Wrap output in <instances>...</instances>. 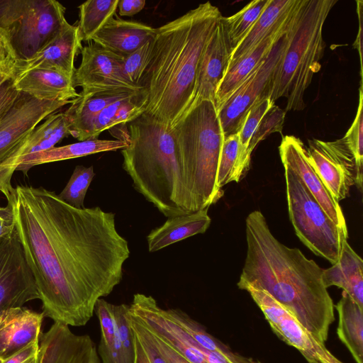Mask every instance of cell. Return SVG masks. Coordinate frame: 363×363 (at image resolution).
<instances>
[{"instance_id": "obj_1", "label": "cell", "mask_w": 363, "mask_h": 363, "mask_svg": "<svg viewBox=\"0 0 363 363\" xmlns=\"http://www.w3.org/2000/svg\"><path fill=\"white\" fill-rule=\"evenodd\" d=\"M11 196L44 317L85 325L97 301L121 282L130 255L115 214L98 206L73 207L41 186L18 185Z\"/></svg>"}, {"instance_id": "obj_2", "label": "cell", "mask_w": 363, "mask_h": 363, "mask_svg": "<svg viewBox=\"0 0 363 363\" xmlns=\"http://www.w3.org/2000/svg\"><path fill=\"white\" fill-rule=\"evenodd\" d=\"M245 225L247 255L238 286L267 291L324 343L335 320V306L323 284V269L299 249L280 242L260 211L251 212Z\"/></svg>"}, {"instance_id": "obj_3", "label": "cell", "mask_w": 363, "mask_h": 363, "mask_svg": "<svg viewBox=\"0 0 363 363\" xmlns=\"http://www.w3.org/2000/svg\"><path fill=\"white\" fill-rule=\"evenodd\" d=\"M222 16L207 1L156 28L140 86L145 113L170 130L190 110L202 54Z\"/></svg>"}, {"instance_id": "obj_4", "label": "cell", "mask_w": 363, "mask_h": 363, "mask_svg": "<svg viewBox=\"0 0 363 363\" xmlns=\"http://www.w3.org/2000/svg\"><path fill=\"white\" fill-rule=\"evenodd\" d=\"M128 123L123 168L135 190L167 218L191 213L172 130L145 113Z\"/></svg>"}, {"instance_id": "obj_5", "label": "cell", "mask_w": 363, "mask_h": 363, "mask_svg": "<svg viewBox=\"0 0 363 363\" xmlns=\"http://www.w3.org/2000/svg\"><path fill=\"white\" fill-rule=\"evenodd\" d=\"M191 213L223 196L218 171L224 135L215 104L203 101L172 129Z\"/></svg>"}, {"instance_id": "obj_6", "label": "cell", "mask_w": 363, "mask_h": 363, "mask_svg": "<svg viewBox=\"0 0 363 363\" xmlns=\"http://www.w3.org/2000/svg\"><path fill=\"white\" fill-rule=\"evenodd\" d=\"M337 0H301L283 55L272 77L270 99H286V111L305 106V91L320 69L325 21Z\"/></svg>"}, {"instance_id": "obj_7", "label": "cell", "mask_w": 363, "mask_h": 363, "mask_svg": "<svg viewBox=\"0 0 363 363\" xmlns=\"http://www.w3.org/2000/svg\"><path fill=\"white\" fill-rule=\"evenodd\" d=\"M55 0H0V28L17 60L30 58L67 21Z\"/></svg>"}, {"instance_id": "obj_8", "label": "cell", "mask_w": 363, "mask_h": 363, "mask_svg": "<svg viewBox=\"0 0 363 363\" xmlns=\"http://www.w3.org/2000/svg\"><path fill=\"white\" fill-rule=\"evenodd\" d=\"M283 166L289 215L296 235L315 255L335 264L348 233L330 218L295 172Z\"/></svg>"}, {"instance_id": "obj_9", "label": "cell", "mask_w": 363, "mask_h": 363, "mask_svg": "<svg viewBox=\"0 0 363 363\" xmlns=\"http://www.w3.org/2000/svg\"><path fill=\"white\" fill-rule=\"evenodd\" d=\"M289 29L275 43L264 62L217 111L224 139L239 132L248 111L255 104L270 98L273 74L286 47Z\"/></svg>"}, {"instance_id": "obj_10", "label": "cell", "mask_w": 363, "mask_h": 363, "mask_svg": "<svg viewBox=\"0 0 363 363\" xmlns=\"http://www.w3.org/2000/svg\"><path fill=\"white\" fill-rule=\"evenodd\" d=\"M247 291L264 313L274 332L296 348L309 363H342L315 340L295 316L267 291L249 285L238 286Z\"/></svg>"}, {"instance_id": "obj_11", "label": "cell", "mask_w": 363, "mask_h": 363, "mask_svg": "<svg viewBox=\"0 0 363 363\" xmlns=\"http://www.w3.org/2000/svg\"><path fill=\"white\" fill-rule=\"evenodd\" d=\"M39 299L35 280L15 228L0 239V313Z\"/></svg>"}, {"instance_id": "obj_12", "label": "cell", "mask_w": 363, "mask_h": 363, "mask_svg": "<svg viewBox=\"0 0 363 363\" xmlns=\"http://www.w3.org/2000/svg\"><path fill=\"white\" fill-rule=\"evenodd\" d=\"M307 158L325 187L339 203L355 184L354 157L343 138L334 141L308 140Z\"/></svg>"}, {"instance_id": "obj_13", "label": "cell", "mask_w": 363, "mask_h": 363, "mask_svg": "<svg viewBox=\"0 0 363 363\" xmlns=\"http://www.w3.org/2000/svg\"><path fill=\"white\" fill-rule=\"evenodd\" d=\"M72 101L40 100L20 93L0 122V164L42 121Z\"/></svg>"}, {"instance_id": "obj_14", "label": "cell", "mask_w": 363, "mask_h": 363, "mask_svg": "<svg viewBox=\"0 0 363 363\" xmlns=\"http://www.w3.org/2000/svg\"><path fill=\"white\" fill-rule=\"evenodd\" d=\"M82 60L73 75L74 86L82 91L108 89H128L142 91L143 88L129 84L123 77L121 62L123 57L90 41L82 47Z\"/></svg>"}, {"instance_id": "obj_15", "label": "cell", "mask_w": 363, "mask_h": 363, "mask_svg": "<svg viewBox=\"0 0 363 363\" xmlns=\"http://www.w3.org/2000/svg\"><path fill=\"white\" fill-rule=\"evenodd\" d=\"M279 151L282 164L295 172L330 218L347 233L341 207L310 164L303 142L294 135H285L282 138Z\"/></svg>"}, {"instance_id": "obj_16", "label": "cell", "mask_w": 363, "mask_h": 363, "mask_svg": "<svg viewBox=\"0 0 363 363\" xmlns=\"http://www.w3.org/2000/svg\"><path fill=\"white\" fill-rule=\"evenodd\" d=\"M69 134V123L65 112H55L38 124L11 155L0 164V191L8 199L14 187L11 178L21 161L27 155L44 151Z\"/></svg>"}, {"instance_id": "obj_17", "label": "cell", "mask_w": 363, "mask_h": 363, "mask_svg": "<svg viewBox=\"0 0 363 363\" xmlns=\"http://www.w3.org/2000/svg\"><path fill=\"white\" fill-rule=\"evenodd\" d=\"M38 363H100V360L89 335H77L69 326L54 322L40 334Z\"/></svg>"}, {"instance_id": "obj_18", "label": "cell", "mask_w": 363, "mask_h": 363, "mask_svg": "<svg viewBox=\"0 0 363 363\" xmlns=\"http://www.w3.org/2000/svg\"><path fill=\"white\" fill-rule=\"evenodd\" d=\"M77 25H65L30 58L17 60L14 76L33 69H53L73 77L82 45Z\"/></svg>"}, {"instance_id": "obj_19", "label": "cell", "mask_w": 363, "mask_h": 363, "mask_svg": "<svg viewBox=\"0 0 363 363\" xmlns=\"http://www.w3.org/2000/svg\"><path fill=\"white\" fill-rule=\"evenodd\" d=\"M223 17L210 37L202 54L197 73L194 97L190 110L203 101H211L214 103L216 91L228 67L232 50Z\"/></svg>"}, {"instance_id": "obj_20", "label": "cell", "mask_w": 363, "mask_h": 363, "mask_svg": "<svg viewBox=\"0 0 363 363\" xmlns=\"http://www.w3.org/2000/svg\"><path fill=\"white\" fill-rule=\"evenodd\" d=\"M142 91L128 89L81 91L64 111L69 121V134L79 141L88 140L93 122L104 108L116 101Z\"/></svg>"}, {"instance_id": "obj_21", "label": "cell", "mask_w": 363, "mask_h": 363, "mask_svg": "<svg viewBox=\"0 0 363 363\" xmlns=\"http://www.w3.org/2000/svg\"><path fill=\"white\" fill-rule=\"evenodd\" d=\"M300 4L289 21L271 33L248 53L230 65L216 93L214 104L217 111L232 94L264 62L275 43L290 28Z\"/></svg>"}, {"instance_id": "obj_22", "label": "cell", "mask_w": 363, "mask_h": 363, "mask_svg": "<svg viewBox=\"0 0 363 363\" xmlns=\"http://www.w3.org/2000/svg\"><path fill=\"white\" fill-rule=\"evenodd\" d=\"M17 91L40 100L69 101L77 98L73 77L53 69H33L13 76Z\"/></svg>"}, {"instance_id": "obj_23", "label": "cell", "mask_w": 363, "mask_h": 363, "mask_svg": "<svg viewBox=\"0 0 363 363\" xmlns=\"http://www.w3.org/2000/svg\"><path fill=\"white\" fill-rule=\"evenodd\" d=\"M44 315L24 307L8 309L0 324V359L4 360L40 338Z\"/></svg>"}, {"instance_id": "obj_24", "label": "cell", "mask_w": 363, "mask_h": 363, "mask_svg": "<svg viewBox=\"0 0 363 363\" xmlns=\"http://www.w3.org/2000/svg\"><path fill=\"white\" fill-rule=\"evenodd\" d=\"M156 28L145 24L113 16L94 35L91 41L125 57L155 35Z\"/></svg>"}, {"instance_id": "obj_25", "label": "cell", "mask_w": 363, "mask_h": 363, "mask_svg": "<svg viewBox=\"0 0 363 363\" xmlns=\"http://www.w3.org/2000/svg\"><path fill=\"white\" fill-rule=\"evenodd\" d=\"M301 0H270L248 35L233 50L229 65L248 53L266 37L285 26L296 12Z\"/></svg>"}, {"instance_id": "obj_26", "label": "cell", "mask_w": 363, "mask_h": 363, "mask_svg": "<svg viewBox=\"0 0 363 363\" xmlns=\"http://www.w3.org/2000/svg\"><path fill=\"white\" fill-rule=\"evenodd\" d=\"M208 210L207 208L167 218L161 226L147 235L149 252H154L196 234L204 233L211 222Z\"/></svg>"}, {"instance_id": "obj_27", "label": "cell", "mask_w": 363, "mask_h": 363, "mask_svg": "<svg viewBox=\"0 0 363 363\" xmlns=\"http://www.w3.org/2000/svg\"><path fill=\"white\" fill-rule=\"evenodd\" d=\"M128 145V142L121 139L100 140L95 138L60 147H54L26 156L21 161L16 170L26 174L30 168L36 165L77 158L99 152L123 150Z\"/></svg>"}, {"instance_id": "obj_28", "label": "cell", "mask_w": 363, "mask_h": 363, "mask_svg": "<svg viewBox=\"0 0 363 363\" xmlns=\"http://www.w3.org/2000/svg\"><path fill=\"white\" fill-rule=\"evenodd\" d=\"M323 281L328 289L332 286L342 288L362 308L363 306V261L344 240L339 260L330 267L323 269Z\"/></svg>"}, {"instance_id": "obj_29", "label": "cell", "mask_w": 363, "mask_h": 363, "mask_svg": "<svg viewBox=\"0 0 363 363\" xmlns=\"http://www.w3.org/2000/svg\"><path fill=\"white\" fill-rule=\"evenodd\" d=\"M338 314L337 333L357 363H363V311L345 291L335 306Z\"/></svg>"}, {"instance_id": "obj_30", "label": "cell", "mask_w": 363, "mask_h": 363, "mask_svg": "<svg viewBox=\"0 0 363 363\" xmlns=\"http://www.w3.org/2000/svg\"><path fill=\"white\" fill-rule=\"evenodd\" d=\"M145 106L143 91L109 104L94 119L89 139L98 138L103 131L135 120L145 113Z\"/></svg>"}, {"instance_id": "obj_31", "label": "cell", "mask_w": 363, "mask_h": 363, "mask_svg": "<svg viewBox=\"0 0 363 363\" xmlns=\"http://www.w3.org/2000/svg\"><path fill=\"white\" fill-rule=\"evenodd\" d=\"M113 304L103 298L97 301L94 312L101 327L99 354L102 363H121L119 336L113 315Z\"/></svg>"}, {"instance_id": "obj_32", "label": "cell", "mask_w": 363, "mask_h": 363, "mask_svg": "<svg viewBox=\"0 0 363 363\" xmlns=\"http://www.w3.org/2000/svg\"><path fill=\"white\" fill-rule=\"evenodd\" d=\"M119 0H89L79 7V28L82 41H91L94 35L113 17Z\"/></svg>"}, {"instance_id": "obj_33", "label": "cell", "mask_w": 363, "mask_h": 363, "mask_svg": "<svg viewBox=\"0 0 363 363\" xmlns=\"http://www.w3.org/2000/svg\"><path fill=\"white\" fill-rule=\"evenodd\" d=\"M269 2L253 0L234 15L223 17L232 52L248 35Z\"/></svg>"}, {"instance_id": "obj_34", "label": "cell", "mask_w": 363, "mask_h": 363, "mask_svg": "<svg viewBox=\"0 0 363 363\" xmlns=\"http://www.w3.org/2000/svg\"><path fill=\"white\" fill-rule=\"evenodd\" d=\"M363 92L362 86L359 91V104L356 116L347 132L342 138L352 152L356 165L355 184L362 190L363 179Z\"/></svg>"}, {"instance_id": "obj_35", "label": "cell", "mask_w": 363, "mask_h": 363, "mask_svg": "<svg viewBox=\"0 0 363 363\" xmlns=\"http://www.w3.org/2000/svg\"><path fill=\"white\" fill-rule=\"evenodd\" d=\"M240 145L238 133L225 138L223 141L218 171V186L222 189L231 182H240L238 177V161Z\"/></svg>"}, {"instance_id": "obj_36", "label": "cell", "mask_w": 363, "mask_h": 363, "mask_svg": "<svg viewBox=\"0 0 363 363\" xmlns=\"http://www.w3.org/2000/svg\"><path fill=\"white\" fill-rule=\"evenodd\" d=\"M94 176L93 166H77L67 185L58 194L59 198L73 207L84 208V198Z\"/></svg>"}, {"instance_id": "obj_37", "label": "cell", "mask_w": 363, "mask_h": 363, "mask_svg": "<svg viewBox=\"0 0 363 363\" xmlns=\"http://www.w3.org/2000/svg\"><path fill=\"white\" fill-rule=\"evenodd\" d=\"M134 346L133 363H167L140 323L128 312Z\"/></svg>"}, {"instance_id": "obj_38", "label": "cell", "mask_w": 363, "mask_h": 363, "mask_svg": "<svg viewBox=\"0 0 363 363\" xmlns=\"http://www.w3.org/2000/svg\"><path fill=\"white\" fill-rule=\"evenodd\" d=\"M154 38L122 60L123 77L129 84L135 86L143 88L140 83L150 60Z\"/></svg>"}, {"instance_id": "obj_39", "label": "cell", "mask_w": 363, "mask_h": 363, "mask_svg": "<svg viewBox=\"0 0 363 363\" xmlns=\"http://www.w3.org/2000/svg\"><path fill=\"white\" fill-rule=\"evenodd\" d=\"M129 305L113 304V315L117 326L121 347V363H133L134 346L128 320Z\"/></svg>"}, {"instance_id": "obj_40", "label": "cell", "mask_w": 363, "mask_h": 363, "mask_svg": "<svg viewBox=\"0 0 363 363\" xmlns=\"http://www.w3.org/2000/svg\"><path fill=\"white\" fill-rule=\"evenodd\" d=\"M285 111L275 104L267 111L253 133L247 148V155L251 154L257 145L273 133H281Z\"/></svg>"}, {"instance_id": "obj_41", "label": "cell", "mask_w": 363, "mask_h": 363, "mask_svg": "<svg viewBox=\"0 0 363 363\" xmlns=\"http://www.w3.org/2000/svg\"><path fill=\"white\" fill-rule=\"evenodd\" d=\"M13 78L9 79L0 86V122L21 93L14 87Z\"/></svg>"}, {"instance_id": "obj_42", "label": "cell", "mask_w": 363, "mask_h": 363, "mask_svg": "<svg viewBox=\"0 0 363 363\" xmlns=\"http://www.w3.org/2000/svg\"><path fill=\"white\" fill-rule=\"evenodd\" d=\"M143 328H145L147 335L149 336L150 339L151 340L154 345L156 347L160 353L166 360L167 363H190L187 360H186L183 357H182L178 352H177L173 348H172L168 344H167L164 341H163L162 339H160L155 335L151 333L144 326Z\"/></svg>"}, {"instance_id": "obj_43", "label": "cell", "mask_w": 363, "mask_h": 363, "mask_svg": "<svg viewBox=\"0 0 363 363\" xmlns=\"http://www.w3.org/2000/svg\"><path fill=\"white\" fill-rule=\"evenodd\" d=\"M39 339L37 338L20 350L4 359L1 363H30L38 357Z\"/></svg>"}, {"instance_id": "obj_44", "label": "cell", "mask_w": 363, "mask_h": 363, "mask_svg": "<svg viewBox=\"0 0 363 363\" xmlns=\"http://www.w3.org/2000/svg\"><path fill=\"white\" fill-rule=\"evenodd\" d=\"M7 205L0 207V239L11 234L16 228L13 201L10 195Z\"/></svg>"}, {"instance_id": "obj_45", "label": "cell", "mask_w": 363, "mask_h": 363, "mask_svg": "<svg viewBox=\"0 0 363 363\" xmlns=\"http://www.w3.org/2000/svg\"><path fill=\"white\" fill-rule=\"evenodd\" d=\"M16 56L8 40L0 43V72L15 71Z\"/></svg>"}, {"instance_id": "obj_46", "label": "cell", "mask_w": 363, "mask_h": 363, "mask_svg": "<svg viewBox=\"0 0 363 363\" xmlns=\"http://www.w3.org/2000/svg\"><path fill=\"white\" fill-rule=\"evenodd\" d=\"M144 0H119L118 12L121 16H131L139 13L145 6Z\"/></svg>"}, {"instance_id": "obj_47", "label": "cell", "mask_w": 363, "mask_h": 363, "mask_svg": "<svg viewBox=\"0 0 363 363\" xmlns=\"http://www.w3.org/2000/svg\"><path fill=\"white\" fill-rule=\"evenodd\" d=\"M357 12L359 19V30L356 40L353 44L354 48L357 50L360 60V73L362 77V21H363V1H357Z\"/></svg>"}, {"instance_id": "obj_48", "label": "cell", "mask_w": 363, "mask_h": 363, "mask_svg": "<svg viewBox=\"0 0 363 363\" xmlns=\"http://www.w3.org/2000/svg\"><path fill=\"white\" fill-rule=\"evenodd\" d=\"M13 76V72H0V86Z\"/></svg>"}, {"instance_id": "obj_49", "label": "cell", "mask_w": 363, "mask_h": 363, "mask_svg": "<svg viewBox=\"0 0 363 363\" xmlns=\"http://www.w3.org/2000/svg\"><path fill=\"white\" fill-rule=\"evenodd\" d=\"M6 40H8L7 37L3 30L0 28V43Z\"/></svg>"}, {"instance_id": "obj_50", "label": "cell", "mask_w": 363, "mask_h": 363, "mask_svg": "<svg viewBox=\"0 0 363 363\" xmlns=\"http://www.w3.org/2000/svg\"><path fill=\"white\" fill-rule=\"evenodd\" d=\"M5 311H3V312L0 313V324H1V323L2 320H3L4 317Z\"/></svg>"}, {"instance_id": "obj_51", "label": "cell", "mask_w": 363, "mask_h": 363, "mask_svg": "<svg viewBox=\"0 0 363 363\" xmlns=\"http://www.w3.org/2000/svg\"><path fill=\"white\" fill-rule=\"evenodd\" d=\"M30 363H38V357L35 358L33 361H31Z\"/></svg>"}, {"instance_id": "obj_52", "label": "cell", "mask_w": 363, "mask_h": 363, "mask_svg": "<svg viewBox=\"0 0 363 363\" xmlns=\"http://www.w3.org/2000/svg\"><path fill=\"white\" fill-rule=\"evenodd\" d=\"M2 361H3V360L0 359V363H1V362H2Z\"/></svg>"}]
</instances>
